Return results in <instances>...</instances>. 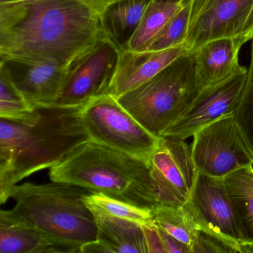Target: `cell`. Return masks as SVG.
Wrapping results in <instances>:
<instances>
[{"label": "cell", "instance_id": "obj_24", "mask_svg": "<svg viewBox=\"0 0 253 253\" xmlns=\"http://www.w3.org/2000/svg\"><path fill=\"white\" fill-rule=\"evenodd\" d=\"M84 201L89 208L97 209L115 217L126 219L141 225L154 223L152 210L140 208L101 193L91 192L85 197Z\"/></svg>", "mask_w": 253, "mask_h": 253}, {"label": "cell", "instance_id": "obj_16", "mask_svg": "<svg viewBox=\"0 0 253 253\" xmlns=\"http://www.w3.org/2000/svg\"><path fill=\"white\" fill-rule=\"evenodd\" d=\"M154 0H115L99 13L105 35L121 51L128 50L146 9Z\"/></svg>", "mask_w": 253, "mask_h": 253}, {"label": "cell", "instance_id": "obj_35", "mask_svg": "<svg viewBox=\"0 0 253 253\" xmlns=\"http://www.w3.org/2000/svg\"><path fill=\"white\" fill-rule=\"evenodd\" d=\"M84 2H85V3L88 4L89 6H91L92 8V5H94V2L97 1V0H83Z\"/></svg>", "mask_w": 253, "mask_h": 253}, {"label": "cell", "instance_id": "obj_27", "mask_svg": "<svg viewBox=\"0 0 253 253\" xmlns=\"http://www.w3.org/2000/svg\"><path fill=\"white\" fill-rule=\"evenodd\" d=\"M143 227L148 253H166L161 229L155 222L151 224L143 225Z\"/></svg>", "mask_w": 253, "mask_h": 253}, {"label": "cell", "instance_id": "obj_6", "mask_svg": "<svg viewBox=\"0 0 253 253\" xmlns=\"http://www.w3.org/2000/svg\"><path fill=\"white\" fill-rule=\"evenodd\" d=\"M83 121L90 140L150 165L161 137L144 128L112 94L88 101L83 111Z\"/></svg>", "mask_w": 253, "mask_h": 253}, {"label": "cell", "instance_id": "obj_18", "mask_svg": "<svg viewBox=\"0 0 253 253\" xmlns=\"http://www.w3.org/2000/svg\"><path fill=\"white\" fill-rule=\"evenodd\" d=\"M91 209L97 228V241L112 253H148L143 225Z\"/></svg>", "mask_w": 253, "mask_h": 253}, {"label": "cell", "instance_id": "obj_19", "mask_svg": "<svg viewBox=\"0 0 253 253\" xmlns=\"http://www.w3.org/2000/svg\"><path fill=\"white\" fill-rule=\"evenodd\" d=\"M241 243L253 244V165L223 178Z\"/></svg>", "mask_w": 253, "mask_h": 253}, {"label": "cell", "instance_id": "obj_5", "mask_svg": "<svg viewBox=\"0 0 253 253\" xmlns=\"http://www.w3.org/2000/svg\"><path fill=\"white\" fill-rule=\"evenodd\" d=\"M204 89L197 76L193 53L189 52L117 99L144 128L161 138Z\"/></svg>", "mask_w": 253, "mask_h": 253}, {"label": "cell", "instance_id": "obj_7", "mask_svg": "<svg viewBox=\"0 0 253 253\" xmlns=\"http://www.w3.org/2000/svg\"><path fill=\"white\" fill-rule=\"evenodd\" d=\"M121 50L101 31L97 41L66 66L54 105L79 106L108 94Z\"/></svg>", "mask_w": 253, "mask_h": 253}, {"label": "cell", "instance_id": "obj_3", "mask_svg": "<svg viewBox=\"0 0 253 253\" xmlns=\"http://www.w3.org/2000/svg\"><path fill=\"white\" fill-rule=\"evenodd\" d=\"M49 177L146 210L161 206L149 164L91 140L50 168Z\"/></svg>", "mask_w": 253, "mask_h": 253}, {"label": "cell", "instance_id": "obj_28", "mask_svg": "<svg viewBox=\"0 0 253 253\" xmlns=\"http://www.w3.org/2000/svg\"><path fill=\"white\" fill-rule=\"evenodd\" d=\"M161 229V237L164 242L166 253H192L190 247Z\"/></svg>", "mask_w": 253, "mask_h": 253}, {"label": "cell", "instance_id": "obj_22", "mask_svg": "<svg viewBox=\"0 0 253 253\" xmlns=\"http://www.w3.org/2000/svg\"><path fill=\"white\" fill-rule=\"evenodd\" d=\"M190 11V2L186 0L143 51L158 52L185 45Z\"/></svg>", "mask_w": 253, "mask_h": 253}, {"label": "cell", "instance_id": "obj_26", "mask_svg": "<svg viewBox=\"0 0 253 253\" xmlns=\"http://www.w3.org/2000/svg\"><path fill=\"white\" fill-rule=\"evenodd\" d=\"M192 253H240L239 247L217 235L197 230Z\"/></svg>", "mask_w": 253, "mask_h": 253}, {"label": "cell", "instance_id": "obj_33", "mask_svg": "<svg viewBox=\"0 0 253 253\" xmlns=\"http://www.w3.org/2000/svg\"><path fill=\"white\" fill-rule=\"evenodd\" d=\"M158 2H171V3L181 4L184 2L186 0H156Z\"/></svg>", "mask_w": 253, "mask_h": 253}, {"label": "cell", "instance_id": "obj_1", "mask_svg": "<svg viewBox=\"0 0 253 253\" xmlns=\"http://www.w3.org/2000/svg\"><path fill=\"white\" fill-rule=\"evenodd\" d=\"M100 33L99 14L83 0L0 4V58L67 66Z\"/></svg>", "mask_w": 253, "mask_h": 253}, {"label": "cell", "instance_id": "obj_14", "mask_svg": "<svg viewBox=\"0 0 253 253\" xmlns=\"http://www.w3.org/2000/svg\"><path fill=\"white\" fill-rule=\"evenodd\" d=\"M188 53L185 45L158 52L121 51L108 94L117 98L134 89Z\"/></svg>", "mask_w": 253, "mask_h": 253}, {"label": "cell", "instance_id": "obj_11", "mask_svg": "<svg viewBox=\"0 0 253 253\" xmlns=\"http://www.w3.org/2000/svg\"><path fill=\"white\" fill-rule=\"evenodd\" d=\"M182 207L197 230L239 247V235L223 178L198 172L190 197Z\"/></svg>", "mask_w": 253, "mask_h": 253}, {"label": "cell", "instance_id": "obj_8", "mask_svg": "<svg viewBox=\"0 0 253 253\" xmlns=\"http://www.w3.org/2000/svg\"><path fill=\"white\" fill-rule=\"evenodd\" d=\"M198 172L223 178L253 165V158L234 118L228 115L195 133L191 144Z\"/></svg>", "mask_w": 253, "mask_h": 253}, {"label": "cell", "instance_id": "obj_25", "mask_svg": "<svg viewBox=\"0 0 253 253\" xmlns=\"http://www.w3.org/2000/svg\"><path fill=\"white\" fill-rule=\"evenodd\" d=\"M233 115L253 158V41L250 47V62L245 90Z\"/></svg>", "mask_w": 253, "mask_h": 253}, {"label": "cell", "instance_id": "obj_30", "mask_svg": "<svg viewBox=\"0 0 253 253\" xmlns=\"http://www.w3.org/2000/svg\"><path fill=\"white\" fill-rule=\"evenodd\" d=\"M82 253H111L110 250L100 241H96L87 243L81 248Z\"/></svg>", "mask_w": 253, "mask_h": 253}, {"label": "cell", "instance_id": "obj_10", "mask_svg": "<svg viewBox=\"0 0 253 253\" xmlns=\"http://www.w3.org/2000/svg\"><path fill=\"white\" fill-rule=\"evenodd\" d=\"M190 18L185 45L189 52L225 38H238L253 0H189Z\"/></svg>", "mask_w": 253, "mask_h": 253}, {"label": "cell", "instance_id": "obj_12", "mask_svg": "<svg viewBox=\"0 0 253 253\" xmlns=\"http://www.w3.org/2000/svg\"><path fill=\"white\" fill-rule=\"evenodd\" d=\"M248 78V68L215 86L204 88L195 103L163 134L186 140L211 123L233 115L241 102Z\"/></svg>", "mask_w": 253, "mask_h": 253}, {"label": "cell", "instance_id": "obj_17", "mask_svg": "<svg viewBox=\"0 0 253 253\" xmlns=\"http://www.w3.org/2000/svg\"><path fill=\"white\" fill-rule=\"evenodd\" d=\"M1 253H57L61 250L13 210L0 211Z\"/></svg>", "mask_w": 253, "mask_h": 253}, {"label": "cell", "instance_id": "obj_21", "mask_svg": "<svg viewBox=\"0 0 253 253\" xmlns=\"http://www.w3.org/2000/svg\"><path fill=\"white\" fill-rule=\"evenodd\" d=\"M183 3L158 2L154 0L146 9L134 36L131 38L128 50L143 51L148 43L159 33Z\"/></svg>", "mask_w": 253, "mask_h": 253}, {"label": "cell", "instance_id": "obj_15", "mask_svg": "<svg viewBox=\"0 0 253 253\" xmlns=\"http://www.w3.org/2000/svg\"><path fill=\"white\" fill-rule=\"evenodd\" d=\"M238 38L214 40L194 51L197 76L203 88L215 86L246 70L239 63L243 46Z\"/></svg>", "mask_w": 253, "mask_h": 253}, {"label": "cell", "instance_id": "obj_29", "mask_svg": "<svg viewBox=\"0 0 253 253\" xmlns=\"http://www.w3.org/2000/svg\"><path fill=\"white\" fill-rule=\"evenodd\" d=\"M238 38H239L243 45L249 41H253V5Z\"/></svg>", "mask_w": 253, "mask_h": 253}, {"label": "cell", "instance_id": "obj_2", "mask_svg": "<svg viewBox=\"0 0 253 253\" xmlns=\"http://www.w3.org/2000/svg\"><path fill=\"white\" fill-rule=\"evenodd\" d=\"M85 106H38L33 125L0 118V204L23 179L57 165L90 140L83 121Z\"/></svg>", "mask_w": 253, "mask_h": 253}, {"label": "cell", "instance_id": "obj_34", "mask_svg": "<svg viewBox=\"0 0 253 253\" xmlns=\"http://www.w3.org/2000/svg\"><path fill=\"white\" fill-rule=\"evenodd\" d=\"M20 1H24V0H0V4L11 3V2H20Z\"/></svg>", "mask_w": 253, "mask_h": 253}, {"label": "cell", "instance_id": "obj_23", "mask_svg": "<svg viewBox=\"0 0 253 253\" xmlns=\"http://www.w3.org/2000/svg\"><path fill=\"white\" fill-rule=\"evenodd\" d=\"M152 211L154 222L158 227L192 248L197 229L183 207L161 205L153 209Z\"/></svg>", "mask_w": 253, "mask_h": 253}, {"label": "cell", "instance_id": "obj_20", "mask_svg": "<svg viewBox=\"0 0 253 253\" xmlns=\"http://www.w3.org/2000/svg\"><path fill=\"white\" fill-rule=\"evenodd\" d=\"M0 118L25 125H33L40 118L38 107L31 105L1 71Z\"/></svg>", "mask_w": 253, "mask_h": 253}, {"label": "cell", "instance_id": "obj_9", "mask_svg": "<svg viewBox=\"0 0 253 253\" xmlns=\"http://www.w3.org/2000/svg\"><path fill=\"white\" fill-rule=\"evenodd\" d=\"M151 173L161 206L181 207L198 177L191 145L186 140L163 137L150 160Z\"/></svg>", "mask_w": 253, "mask_h": 253}, {"label": "cell", "instance_id": "obj_4", "mask_svg": "<svg viewBox=\"0 0 253 253\" xmlns=\"http://www.w3.org/2000/svg\"><path fill=\"white\" fill-rule=\"evenodd\" d=\"M91 191L71 183H25L9 192L15 201L13 211L43 234L61 253H81L87 243L96 241L97 228L84 198Z\"/></svg>", "mask_w": 253, "mask_h": 253}, {"label": "cell", "instance_id": "obj_13", "mask_svg": "<svg viewBox=\"0 0 253 253\" xmlns=\"http://www.w3.org/2000/svg\"><path fill=\"white\" fill-rule=\"evenodd\" d=\"M0 71L35 107L57 101L63 87L66 66L48 62L0 58Z\"/></svg>", "mask_w": 253, "mask_h": 253}, {"label": "cell", "instance_id": "obj_31", "mask_svg": "<svg viewBox=\"0 0 253 253\" xmlns=\"http://www.w3.org/2000/svg\"><path fill=\"white\" fill-rule=\"evenodd\" d=\"M115 0H97L94 2V5H92V8L94 11H97V14L102 11L103 8L108 4L111 3V2H114Z\"/></svg>", "mask_w": 253, "mask_h": 253}, {"label": "cell", "instance_id": "obj_32", "mask_svg": "<svg viewBox=\"0 0 253 253\" xmlns=\"http://www.w3.org/2000/svg\"><path fill=\"white\" fill-rule=\"evenodd\" d=\"M239 250L240 253H253V243H241Z\"/></svg>", "mask_w": 253, "mask_h": 253}]
</instances>
